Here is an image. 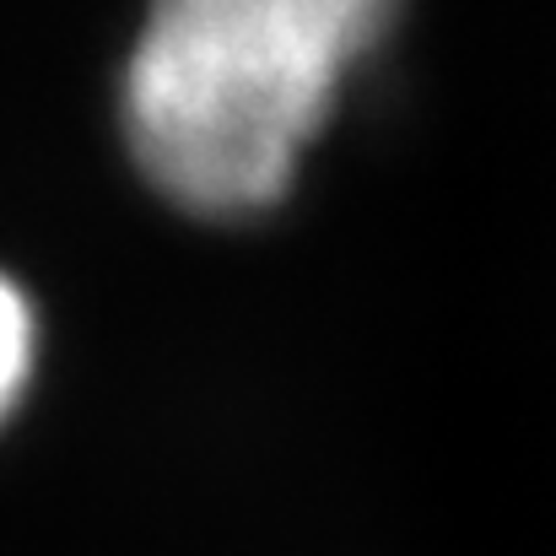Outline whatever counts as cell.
Listing matches in <instances>:
<instances>
[{
    "instance_id": "cell-1",
    "label": "cell",
    "mask_w": 556,
    "mask_h": 556,
    "mask_svg": "<svg viewBox=\"0 0 556 556\" xmlns=\"http://www.w3.org/2000/svg\"><path fill=\"white\" fill-rule=\"evenodd\" d=\"M389 22L378 0L157 5L125 43L114 87L130 168L200 222L276 211Z\"/></svg>"
},
{
    "instance_id": "cell-2",
    "label": "cell",
    "mask_w": 556,
    "mask_h": 556,
    "mask_svg": "<svg viewBox=\"0 0 556 556\" xmlns=\"http://www.w3.org/2000/svg\"><path fill=\"white\" fill-rule=\"evenodd\" d=\"M38 372H43V314H38V298L0 265V432L33 400Z\"/></svg>"
}]
</instances>
